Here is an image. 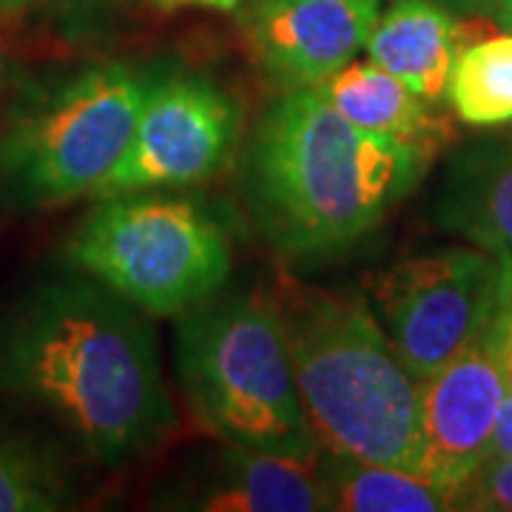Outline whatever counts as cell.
Returning a JSON list of instances; mask_svg holds the SVG:
<instances>
[{"instance_id":"1","label":"cell","mask_w":512,"mask_h":512,"mask_svg":"<svg viewBox=\"0 0 512 512\" xmlns=\"http://www.w3.org/2000/svg\"><path fill=\"white\" fill-rule=\"evenodd\" d=\"M148 319L83 271L37 282L0 311V396L46 413L103 467L146 456L177 421Z\"/></svg>"},{"instance_id":"2","label":"cell","mask_w":512,"mask_h":512,"mask_svg":"<svg viewBox=\"0 0 512 512\" xmlns=\"http://www.w3.org/2000/svg\"><path fill=\"white\" fill-rule=\"evenodd\" d=\"M427 160L350 123L313 89H288L256 120L242 188L256 228L288 259L345 254L419 185Z\"/></svg>"},{"instance_id":"3","label":"cell","mask_w":512,"mask_h":512,"mask_svg":"<svg viewBox=\"0 0 512 512\" xmlns=\"http://www.w3.org/2000/svg\"><path fill=\"white\" fill-rule=\"evenodd\" d=\"M322 450L416 473L419 379L362 296L282 279L274 293Z\"/></svg>"},{"instance_id":"4","label":"cell","mask_w":512,"mask_h":512,"mask_svg":"<svg viewBox=\"0 0 512 512\" xmlns=\"http://www.w3.org/2000/svg\"><path fill=\"white\" fill-rule=\"evenodd\" d=\"M174 365L194 419L217 439L302 461L322 453L274 296L217 291L177 316Z\"/></svg>"},{"instance_id":"5","label":"cell","mask_w":512,"mask_h":512,"mask_svg":"<svg viewBox=\"0 0 512 512\" xmlns=\"http://www.w3.org/2000/svg\"><path fill=\"white\" fill-rule=\"evenodd\" d=\"M151 72L94 63L26 86L0 131V194L32 211L97 194L123 160Z\"/></svg>"},{"instance_id":"6","label":"cell","mask_w":512,"mask_h":512,"mask_svg":"<svg viewBox=\"0 0 512 512\" xmlns=\"http://www.w3.org/2000/svg\"><path fill=\"white\" fill-rule=\"evenodd\" d=\"M66 256L134 308L183 316L231 274V237L202 202L165 191L103 197L77 225Z\"/></svg>"},{"instance_id":"7","label":"cell","mask_w":512,"mask_h":512,"mask_svg":"<svg viewBox=\"0 0 512 512\" xmlns=\"http://www.w3.org/2000/svg\"><path fill=\"white\" fill-rule=\"evenodd\" d=\"M510 291V256L444 248L382 271L373 299L404 365L424 382L487 333Z\"/></svg>"},{"instance_id":"8","label":"cell","mask_w":512,"mask_h":512,"mask_svg":"<svg viewBox=\"0 0 512 512\" xmlns=\"http://www.w3.org/2000/svg\"><path fill=\"white\" fill-rule=\"evenodd\" d=\"M239 128V103L208 77L180 69L151 72L134 137L97 197L211 180L231 160Z\"/></svg>"},{"instance_id":"9","label":"cell","mask_w":512,"mask_h":512,"mask_svg":"<svg viewBox=\"0 0 512 512\" xmlns=\"http://www.w3.org/2000/svg\"><path fill=\"white\" fill-rule=\"evenodd\" d=\"M419 390L416 473L456 510L461 490L490 456L498 407L507 396L490 328L450 365L419 382Z\"/></svg>"},{"instance_id":"10","label":"cell","mask_w":512,"mask_h":512,"mask_svg":"<svg viewBox=\"0 0 512 512\" xmlns=\"http://www.w3.org/2000/svg\"><path fill=\"white\" fill-rule=\"evenodd\" d=\"M379 15V0H256L248 37L276 83L313 89L365 49Z\"/></svg>"},{"instance_id":"11","label":"cell","mask_w":512,"mask_h":512,"mask_svg":"<svg viewBox=\"0 0 512 512\" xmlns=\"http://www.w3.org/2000/svg\"><path fill=\"white\" fill-rule=\"evenodd\" d=\"M316 458L271 456L225 441L197 473L183 478V490L168 495L163 507L202 512L328 510Z\"/></svg>"},{"instance_id":"12","label":"cell","mask_w":512,"mask_h":512,"mask_svg":"<svg viewBox=\"0 0 512 512\" xmlns=\"http://www.w3.org/2000/svg\"><path fill=\"white\" fill-rule=\"evenodd\" d=\"M433 220L487 254L512 256V134L478 140L450 157Z\"/></svg>"},{"instance_id":"13","label":"cell","mask_w":512,"mask_h":512,"mask_svg":"<svg viewBox=\"0 0 512 512\" xmlns=\"http://www.w3.org/2000/svg\"><path fill=\"white\" fill-rule=\"evenodd\" d=\"M313 92L322 94L350 123L404 143L427 163L453 140V128L430 111V100L413 92L399 77L384 72L373 60H350L348 66L316 83Z\"/></svg>"},{"instance_id":"14","label":"cell","mask_w":512,"mask_h":512,"mask_svg":"<svg viewBox=\"0 0 512 512\" xmlns=\"http://www.w3.org/2000/svg\"><path fill=\"white\" fill-rule=\"evenodd\" d=\"M367 57L430 103L447 97V80L464 49V26L439 0H396L379 15Z\"/></svg>"},{"instance_id":"15","label":"cell","mask_w":512,"mask_h":512,"mask_svg":"<svg viewBox=\"0 0 512 512\" xmlns=\"http://www.w3.org/2000/svg\"><path fill=\"white\" fill-rule=\"evenodd\" d=\"M316 473L328 510L342 512H441L453 510L447 495L413 470L359 461L322 450Z\"/></svg>"},{"instance_id":"16","label":"cell","mask_w":512,"mask_h":512,"mask_svg":"<svg viewBox=\"0 0 512 512\" xmlns=\"http://www.w3.org/2000/svg\"><path fill=\"white\" fill-rule=\"evenodd\" d=\"M447 100L467 126L512 120V32L487 35L458 52L447 80Z\"/></svg>"},{"instance_id":"17","label":"cell","mask_w":512,"mask_h":512,"mask_svg":"<svg viewBox=\"0 0 512 512\" xmlns=\"http://www.w3.org/2000/svg\"><path fill=\"white\" fill-rule=\"evenodd\" d=\"M77 498L72 470L52 447L0 430V512H52Z\"/></svg>"},{"instance_id":"18","label":"cell","mask_w":512,"mask_h":512,"mask_svg":"<svg viewBox=\"0 0 512 512\" xmlns=\"http://www.w3.org/2000/svg\"><path fill=\"white\" fill-rule=\"evenodd\" d=\"M456 510L512 512V456L487 458L458 495Z\"/></svg>"},{"instance_id":"19","label":"cell","mask_w":512,"mask_h":512,"mask_svg":"<svg viewBox=\"0 0 512 512\" xmlns=\"http://www.w3.org/2000/svg\"><path fill=\"white\" fill-rule=\"evenodd\" d=\"M49 3L55 6L57 15L66 23L89 29L94 23L111 18L114 12H120L131 0H49Z\"/></svg>"},{"instance_id":"20","label":"cell","mask_w":512,"mask_h":512,"mask_svg":"<svg viewBox=\"0 0 512 512\" xmlns=\"http://www.w3.org/2000/svg\"><path fill=\"white\" fill-rule=\"evenodd\" d=\"M490 336H493V348L495 356H498V365H501V373H504L507 393H512V291L504 299L501 311L495 313Z\"/></svg>"},{"instance_id":"21","label":"cell","mask_w":512,"mask_h":512,"mask_svg":"<svg viewBox=\"0 0 512 512\" xmlns=\"http://www.w3.org/2000/svg\"><path fill=\"white\" fill-rule=\"evenodd\" d=\"M507 456H512V393H507L501 407H498V419H495L493 441H490V456L487 458Z\"/></svg>"},{"instance_id":"22","label":"cell","mask_w":512,"mask_h":512,"mask_svg":"<svg viewBox=\"0 0 512 512\" xmlns=\"http://www.w3.org/2000/svg\"><path fill=\"white\" fill-rule=\"evenodd\" d=\"M26 86H29L26 74L20 72L15 63L0 57V109H12V103L26 92Z\"/></svg>"},{"instance_id":"23","label":"cell","mask_w":512,"mask_h":512,"mask_svg":"<svg viewBox=\"0 0 512 512\" xmlns=\"http://www.w3.org/2000/svg\"><path fill=\"white\" fill-rule=\"evenodd\" d=\"M484 18L493 20L501 32H512V0H495L493 6L484 12Z\"/></svg>"},{"instance_id":"24","label":"cell","mask_w":512,"mask_h":512,"mask_svg":"<svg viewBox=\"0 0 512 512\" xmlns=\"http://www.w3.org/2000/svg\"><path fill=\"white\" fill-rule=\"evenodd\" d=\"M163 6H205V9H220V12H234L245 0H157Z\"/></svg>"},{"instance_id":"25","label":"cell","mask_w":512,"mask_h":512,"mask_svg":"<svg viewBox=\"0 0 512 512\" xmlns=\"http://www.w3.org/2000/svg\"><path fill=\"white\" fill-rule=\"evenodd\" d=\"M441 3H447L453 9H461V12H478V15H484L495 0H441Z\"/></svg>"},{"instance_id":"26","label":"cell","mask_w":512,"mask_h":512,"mask_svg":"<svg viewBox=\"0 0 512 512\" xmlns=\"http://www.w3.org/2000/svg\"><path fill=\"white\" fill-rule=\"evenodd\" d=\"M35 0H0V12H23L26 6H32Z\"/></svg>"},{"instance_id":"27","label":"cell","mask_w":512,"mask_h":512,"mask_svg":"<svg viewBox=\"0 0 512 512\" xmlns=\"http://www.w3.org/2000/svg\"><path fill=\"white\" fill-rule=\"evenodd\" d=\"M510 265H512V256H510Z\"/></svg>"}]
</instances>
